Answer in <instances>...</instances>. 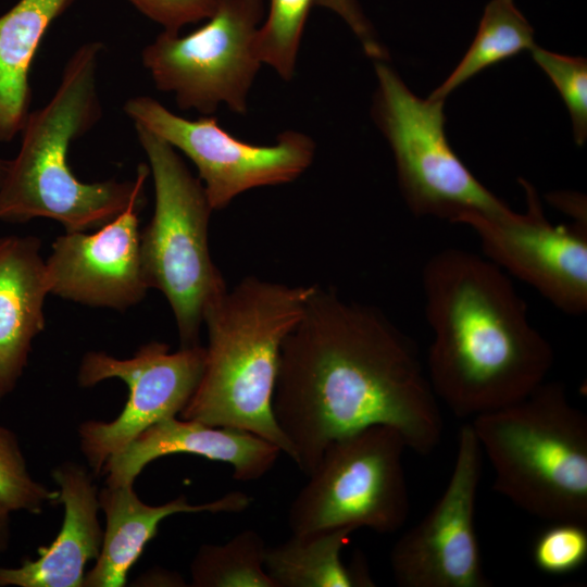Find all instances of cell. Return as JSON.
Listing matches in <instances>:
<instances>
[{"label": "cell", "mask_w": 587, "mask_h": 587, "mask_svg": "<svg viewBox=\"0 0 587 587\" xmlns=\"http://www.w3.org/2000/svg\"><path fill=\"white\" fill-rule=\"evenodd\" d=\"M272 408L307 476L332 441L365 427H392L422 455L444 430L411 340L375 308L319 286L282 344Z\"/></svg>", "instance_id": "obj_1"}, {"label": "cell", "mask_w": 587, "mask_h": 587, "mask_svg": "<svg viewBox=\"0 0 587 587\" xmlns=\"http://www.w3.org/2000/svg\"><path fill=\"white\" fill-rule=\"evenodd\" d=\"M432 332L426 373L458 417L513 403L541 385L553 350L532 324L508 274L485 257L446 248L423 267Z\"/></svg>", "instance_id": "obj_2"}, {"label": "cell", "mask_w": 587, "mask_h": 587, "mask_svg": "<svg viewBox=\"0 0 587 587\" xmlns=\"http://www.w3.org/2000/svg\"><path fill=\"white\" fill-rule=\"evenodd\" d=\"M103 51L98 40L76 48L50 100L30 111L20 134V149L9 160L0 185V222L49 218L65 232H88L134 203L146 204L148 164L138 166L134 179L95 183L82 182L68 165L71 143L102 115L97 78Z\"/></svg>", "instance_id": "obj_3"}, {"label": "cell", "mask_w": 587, "mask_h": 587, "mask_svg": "<svg viewBox=\"0 0 587 587\" xmlns=\"http://www.w3.org/2000/svg\"><path fill=\"white\" fill-rule=\"evenodd\" d=\"M315 287L248 276L213 301L203 316V372L182 419L252 433L291 458L272 401L282 344Z\"/></svg>", "instance_id": "obj_4"}, {"label": "cell", "mask_w": 587, "mask_h": 587, "mask_svg": "<svg viewBox=\"0 0 587 587\" xmlns=\"http://www.w3.org/2000/svg\"><path fill=\"white\" fill-rule=\"evenodd\" d=\"M471 426L495 491L534 516L587 524V416L561 383L545 380Z\"/></svg>", "instance_id": "obj_5"}, {"label": "cell", "mask_w": 587, "mask_h": 587, "mask_svg": "<svg viewBox=\"0 0 587 587\" xmlns=\"http://www.w3.org/2000/svg\"><path fill=\"white\" fill-rule=\"evenodd\" d=\"M154 187L153 214L140 232L149 288L160 290L174 314L180 347L200 345L208 307L228 288L209 248L213 209L201 180L170 143L134 125Z\"/></svg>", "instance_id": "obj_6"}, {"label": "cell", "mask_w": 587, "mask_h": 587, "mask_svg": "<svg viewBox=\"0 0 587 587\" xmlns=\"http://www.w3.org/2000/svg\"><path fill=\"white\" fill-rule=\"evenodd\" d=\"M374 65L377 88L372 117L391 148L399 187L412 213L455 223L466 213L507 210L451 148L445 132V101L416 97L385 61Z\"/></svg>", "instance_id": "obj_7"}, {"label": "cell", "mask_w": 587, "mask_h": 587, "mask_svg": "<svg viewBox=\"0 0 587 587\" xmlns=\"http://www.w3.org/2000/svg\"><path fill=\"white\" fill-rule=\"evenodd\" d=\"M404 439L373 425L332 441L288 512L292 534L347 527L391 534L405 523L410 500Z\"/></svg>", "instance_id": "obj_8"}, {"label": "cell", "mask_w": 587, "mask_h": 587, "mask_svg": "<svg viewBox=\"0 0 587 587\" xmlns=\"http://www.w3.org/2000/svg\"><path fill=\"white\" fill-rule=\"evenodd\" d=\"M264 0H220L196 30L161 32L141 50L142 66L154 86L172 93L180 110L212 115L221 104L238 114L263 65L257 34L265 17Z\"/></svg>", "instance_id": "obj_9"}, {"label": "cell", "mask_w": 587, "mask_h": 587, "mask_svg": "<svg viewBox=\"0 0 587 587\" xmlns=\"http://www.w3.org/2000/svg\"><path fill=\"white\" fill-rule=\"evenodd\" d=\"M123 111L193 163L213 211L245 191L296 180L315 155V142L304 133L285 130L272 145H253L229 134L213 115L188 120L149 96L127 99Z\"/></svg>", "instance_id": "obj_10"}, {"label": "cell", "mask_w": 587, "mask_h": 587, "mask_svg": "<svg viewBox=\"0 0 587 587\" xmlns=\"http://www.w3.org/2000/svg\"><path fill=\"white\" fill-rule=\"evenodd\" d=\"M204 357L201 345L171 352L170 346L160 341L142 345L127 359L103 351L83 357L77 374L82 387L111 378L128 387L127 401L114 420H90L78 427L82 453L95 474L100 475L107 462L143 430L180 414L199 384Z\"/></svg>", "instance_id": "obj_11"}, {"label": "cell", "mask_w": 587, "mask_h": 587, "mask_svg": "<svg viewBox=\"0 0 587 587\" xmlns=\"http://www.w3.org/2000/svg\"><path fill=\"white\" fill-rule=\"evenodd\" d=\"M483 455L471 423L464 424L442 495L391 548L389 563L398 586H490L474 524Z\"/></svg>", "instance_id": "obj_12"}, {"label": "cell", "mask_w": 587, "mask_h": 587, "mask_svg": "<svg viewBox=\"0 0 587 587\" xmlns=\"http://www.w3.org/2000/svg\"><path fill=\"white\" fill-rule=\"evenodd\" d=\"M526 210L466 213L455 223L478 237L484 257L537 290L561 312L587 311V226L555 225L545 215L536 189L521 178Z\"/></svg>", "instance_id": "obj_13"}, {"label": "cell", "mask_w": 587, "mask_h": 587, "mask_svg": "<svg viewBox=\"0 0 587 587\" xmlns=\"http://www.w3.org/2000/svg\"><path fill=\"white\" fill-rule=\"evenodd\" d=\"M134 203L87 232H65L46 260L49 292L84 305L125 311L150 289L140 251L139 213Z\"/></svg>", "instance_id": "obj_14"}, {"label": "cell", "mask_w": 587, "mask_h": 587, "mask_svg": "<svg viewBox=\"0 0 587 587\" xmlns=\"http://www.w3.org/2000/svg\"><path fill=\"white\" fill-rule=\"evenodd\" d=\"M282 450L252 433L216 427L193 420L164 419L112 457L101 474L105 485H134L151 462L171 454H192L233 467L240 482L257 480L276 463Z\"/></svg>", "instance_id": "obj_15"}, {"label": "cell", "mask_w": 587, "mask_h": 587, "mask_svg": "<svg viewBox=\"0 0 587 587\" xmlns=\"http://www.w3.org/2000/svg\"><path fill=\"white\" fill-rule=\"evenodd\" d=\"M64 509L59 534L37 549L36 559L16 567H0V587H83L86 565L99 557L103 529L98 512L99 489L91 473L75 462L52 470Z\"/></svg>", "instance_id": "obj_16"}, {"label": "cell", "mask_w": 587, "mask_h": 587, "mask_svg": "<svg viewBox=\"0 0 587 587\" xmlns=\"http://www.w3.org/2000/svg\"><path fill=\"white\" fill-rule=\"evenodd\" d=\"M134 485H105L99 490L100 510L105 528L99 557L86 572L83 587H123L127 575L147 544L152 540L161 522L178 513H240L252 502L242 491H230L213 501L192 504L185 495L160 504L140 500Z\"/></svg>", "instance_id": "obj_17"}, {"label": "cell", "mask_w": 587, "mask_h": 587, "mask_svg": "<svg viewBox=\"0 0 587 587\" xmlns=\"http://www.w3.org/2000/svg\"><path fill=\"white\" fill-rule=\"evenodd\" d=\"M48 295L40 239L0 237V400L15 389L33 341L45 329Z\"/></svg>", "instance_id": "obj_18"}, {"label": "cell", "mask_w": 587, "mask_h": 587, "mask_svg": "<svg viewBox=\"0 0 587 587\" xmlns=\"http://www.w3.org/2000/svg\"><path fill=\"white\" fill-rule=\"evenodd\" d=\"M76 0H18L0 15V143L18 136L30 113V68L51 24Z\"/></svg>", "instance_id": "obj_19"}, {"label": "cell", "mask_w": 587, "mask_h": 587, "mask_svg": "<svg viewBox=\"0 0 587 587\" xmlns=\"http://www.w3.org/2000/svg\"><path fill=\"white\" fill-rule=\"evenodd\" d=\"M354 530L347 527L292 534L267 547L264 567L275 587H372L365 560L357 555L348 565L341 551Z\"/></svg>", "instance_id": "obj_20"}, {"label": "cell", "mask_w": 587, "mask_h": 587, "mask_svg": "<svg viewBox=\"0 0 587 587\" xmlns=\"http://www.w3.org/2000/svg\"><path fill=\"white\" fill-rule=\"evenodd\" d=\"M535 47L534 29L514 0H490L463 59L428 98L445 101L449 93L483 70Z\"/></svg>", "instance_id": "obj_21"}, {"label": "cell", "mask_w": 587, "mask_h": 587, "mask_svg": "<svg viewBox=\"0 0 587 587\" xmlns=\"http://www.w3.org/2000/svg\"><path fill=\"white\" fill-rule=\"evenodd\" d=\"M267 546L253 529L201 546L190 564L193 587H275L264 567Z\"/></svg>", "instance_id": "obj_22"}, {"label": "cell", "mask_w": 587, "mask_h": 587, "mask_svg": "<svg viewBox=\"0 0 587 587\" xmlns=\"http://www.w3.org/2000/svg\"><path fill=\"white\" fill-rule=\"evenodd\" d=\"M316 0H268V10L257 34L262 64L271 66L284 80L296 73L298 52L305 24Z\"/></svg>", "instance_id": "obj_23"}, {"label": "cell", "mask_w": 587, "mask_h": 587, "mask_svg": "<svg viewBox=\"0 0 587 587\" xmlns=\"http://www.w3.org/2000/svg\"><path fill=\"white\" fill-rule=\"evenodd\" d=\"M59 492L30 475L17 437L0 425V505L11 512L40 514L47 504H58Z\"/></svg>", "instance_id": "obj_24"}, {"label": "cell", "mask_w": 587, "mask_h": 587, "mask_svg": "<svg viewBox=\"0 0 587 587\" xmlns=\"http://www.w3.org/2000/svg\"><path fill=\"white\" fill-rule=\"evenodd\" d=\"M532 54L560 92L571 115L575 142L583 146L587 138L586 59L562 55L537 46Z\"/></svg>", "instance_id": "obj_25"}, {"label": "cell", "mask_w": 587, "mask_h": 587, "mask_svg": "<svg viewBox=\"0 0 587 587\" xmlns=\"http://www.w3.org/2000/svg\"><path fill=\"white\" fill-rule=\"evenodd\" d=\"M533 561L537 569L550 575L572 573L587 560L586 523L559 521L536 538Z\"/></svg>", "instance_id": "obj_26"}, {"label": "cell", "mask_w": 587, "mask_h": 587, "mask_svg": "<svg viewBox=\"0 0 587 587\" xmlns=\"http://www.w3.org/2000/svg\"><path fill=\"white\" fill-rule=\"evenodd\" d=\"M139 13L162 27L179 33L187 25L204 22L216 10L220 0H126Z\"/></svg>", "instance_id": "obj_27"}, {"label": "cell", "mask_w": 587, "mask_h": 587, "mask_svg": "<svg viewBox=\"0 0 587 587\" xmlns=\"http://www.w3.org/2000/svg\"><path fill=\"white\" fill-rule=\"evenodd\" d=\"M550 203L574 220L573 223L587 226L586 198L580 193L561 191L547 196Z\"/></svg>", "instance_id": "obj_28"}, {"label": "cell", "mask_w": 587, "mask_h": 587, "mask_svg": "<svg viewBox=\"0 0 587 587\" xmlns=\"http://www.w3.org/2000/svg\"><path fill=\"white\" fill-rule=\"evenodd\" d=\"M11 511L0 505V553L3 552L10 540V515Z\"/></svg>", "instance_id": "obj_29"}, {"label": "cell", "mask_w": 587, "mask_h": 587, "mask_svg": "<svg viewBox=\"0 0 587 587\" xmlns=\"http://www.w3.org/2000/svg\"><path fill=\"white\" fill-rule=\"evenodd\" d=\"M8 166H9V160H5V159H2L0 157V185L5 176V173L8 171Z\"/></svg>", "instance_id": "obj_30"}]
</instances>
